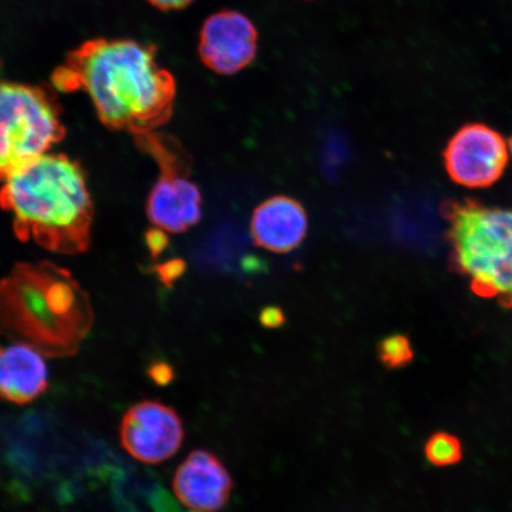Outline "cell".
Listing matches in <instances>:
<instances>
[{
	"label": "cell",
	"instance_id": "obj_8",
	"mask_svg": "<svg viewBox=\"0 0 512 512\" xmlns=\"http://www.w3.org/2000/svg\"><path fill=\"white\" fill-rule=\"evenodd\" d=\"M121 446L138 462L156 465L174 457L185 430L174 408L155 400H143L124 414L119 426Z\"/></svg>",
	"mask_w": 512,
	"mask_h": 512
},
{
	"label": "cell",
	"instance_id": "obj_2",
	"mask_svg": "<svg viewBox=\"0 0 512 512\" xmlns=\"http://www.w3.org/2000/svg\"><path fill=\"white\" fill-rule=\"evenodd\" d=\"M0 208L21 241L61 255L91 247L94 204L86 171L63 153L49 152L0 183Z\"/></svg>",
	"mask_w": 512,
	"mask_h": 512
},
{
	"label": "cell",
	"instance_id": "obj_11",
	"mask_svg": "<svg viewBox=\"0 0 512 512\" xmlns=\"http://www.w3.org/2000/svg\"><path fill=\"white\" fill-rule=\"evenodd\" d=\"M309 217L302 203L288 196H274L255 208L251 234L255 246L285 254L302 245Z\"/></svg>",
	"mask_w": 512,
	"mask_h": 512
},
{
	"label": "cell",
	"instance_id": "obj_17",
	"mask_svg": "<svg viewBox=\"0 0 512 512\" xmlns=\"http://www.w3.org/2000/svg\"><path fill=\"white\" fill-rule=\"evenodd\" d=\"M153 8L160 11H175L188 8L195 0H147Z\"/></svg>",
	"mask_w": 512,
	"mask_h": 512
},
{
	"label": "cell",
	"instance_id": "obj_15",
	"mask_svg": "<svg viewBox=\"0 0 512 512\" xmlns=\"http://www.w3.org/2000/svg\"><path fill=\"white\" fill-rule=\"evenodd\" d=\"M286 322L283 310L277 306H268L260 313V323L267 329H279Z\"/></svg>",
	"mask_w": 512,
	"mask_h": 512
},
{
	"label": "cell",
	"instance_id": "obj_4",
	"mask_svg": "<svg viewBox=\"0 0 512 512\" xmlns=\"http://www.w3.org/2000/svg\"><path fill=\"white\" fill-rule=\"evenodd\" d=\"M441 214L453 270L477 296L512 307V210L466 198L445 201Z\"/></svg>",
	"mask_w": 512,
	"mask_h": 512
},
{
	"label": "cell",
	"instance_id": "obj_1",
	"mask_svg": "<svg viewBox=\"0 0 512 512\" xmlns=\"http://www.w3.org/2000/svg\"><path fill=\"white\" fill-rule=\"evenodd\" d=\"M51 83L57 92L86 93L102 125L133 138L169 123L177 96L157 47L126 38L83 42L54 70Z\"/></svg>",
	"mask_w": 512,
	"mask_h": 512
},
{
	"label": "cell",
	"instance_id": "obj_5",
	"mask_svg": "<svg viewBox=\"0 0 512 512\" xmlns=\"http://www.w3.org/2000/svg\"><path fill=\"white\" fill-rule=\"evenodd\" d=\"M56 89L0 81V183L66 137Z\"/></svg>",
	"mask_w": 512,
	"mask_h": 512
},
{
	"label": "cell",
	"instance_id": "obj_10",
	"mask_svg": "<svg viewBox=\"0 0 512 512\" xmlns=\"http://www.w3.org/2000/svg\"><path fill=\"white\" fill-rule=\"evenodd\" d=\"M234 480L222 460L206 450L192 451L177 467L172 490L192 512H219L226 507Z\"/></svg>",
	"mask_w": 512,
	"mask_h": 512
},
{
	"label": "cell",
	"instance_id": "obj_3",
	"mask_svg": "<svg viewBox=\"0 0 512 512\" xmlns=\"http://www.w3.org/2000/svg\"><path fill=\"white\" fill-rule=\"evenodd\" d=\"M94 324L91 297L66 268L21 262L0 280V336L44 357L78 354Z\"/></svg>",
	"mask_w": 512,
	"mask_h": 512
},
{
	"label": "cell",
	"instance_id": "obj_13",
	"mask_svg": "<svg viewBox=\"0 0 512 512\" xmlns=\"http://www.w3.org/2000/svg\"><path fill=\"white\" fill-rule=\"evenodd\" d=\"M377 356L388 370L406 368L414 361V350L406 335L396 334L381 339L377 344Z\"/></svg>",
	"mask_w": 512,
	"mask_h": 512
},
{
	"label": "cell",
	"instance_id": "obj_12",
	"mask_svg": "<svg viewBox=\"0 0 512 512\" xmlns=\"http://www.w3.org/2000/svg\"><path fill=\"white\" fill-rule=\"evenodd\" d=\"M48 387L49 371L40 351L23 343L0 347V400L27 406Z\"/></svg>",
	"mask_w": 512,
	"mask_h": 512
},
{
	"label": "cell",
	"instance_id": "obj_6",
	"mask_svg": "<svg viewBox=\"0 0 512 512\" xmlns=\"http://www.w3.org/2000/svg\"><path fill=\"white\" fill-rule=\"evenodd\" d=\"M138 149L155 160L158 177L146 201L152 227L163 234H182L202 219V194L190 181V153L174 136L155 131L134 137Z\"/></svg>",
	"mask_w": 512,
	"mask_h": 512
},
{
	"label": "cell",
	"instance_id": "obj_7",
	"mask_svg": "<svg viewBox=\"0 0 512 512\" xmlns=\"http://www.w3.org/2000/svg\"><path fill=\"white\" fill-rule=\"evenodd\" d=\"M447 175L467 189L490 188L509 163L502 134L484 124H467L454 133L444 152Z\"/></svg>",
	"mask_w": 512,
	"mask_h": 512
},
{
	"label": "cell",
	"instance_id": "obj_14",
	"mask_svg": "<svg viewBox=\"0 0 512 512\" xmlns=\"http://www.w3.org/2000/svg\"><path fill=\"white\" fill-rule=\"evenodd\" d=\"M425 454L428 462L435 466H450L462 460L463 447L454 435L438 432L428 439Z\"/></svg>",
	"mask_w": 512,
	"mask_h": 512
},
{
	"label": "cell",
	"instance_id": "obj_9",
	"mask_svg": "<svg viewBox=\"0 0 512 512\" xmlns=\"http://www.w3.org/2000/svg\"><path fill=\"white\" fill-rule=\"evenodd\" d=\"M259 32L245 15L224 10L211 15L200 32L198 53L204 66L220 75H234L251 66L258 54Z\"/></svg>",
	"mask_w": 512,
	"mask_h": 512
},
{
	"label": "cell",
	"instance_id": "obj_18",
	"mask_svg": "<svg viewBox=\"0 0 512 512\" xmlns=\"http://www.w3.org/2000/svg\"><path fill=\"white\" fill-rule=\"evenodd\" d=\"M509 147H510V151H511V153H512V138L510 139Z\"/></svg>",
	"mask_w": 512,
	"mask_h": 512
},
{
	"label": "cell",
	"instance_id": "obj_16",
	"mask_svg": "<svg viewBox=\"0 0 512 512\" xmlns=\"http://www.w3.org/2000/svg\"><path fill=\"white\" fill-rule=\"evenodd\" d=\"M150 374L153 381H156L160 386L168 384L174 379V370L166 363H158L152 366Z\"/></svg>",
	"mask_w": 512,
	"mask_h": 512
}]
</instances>
